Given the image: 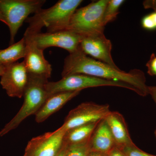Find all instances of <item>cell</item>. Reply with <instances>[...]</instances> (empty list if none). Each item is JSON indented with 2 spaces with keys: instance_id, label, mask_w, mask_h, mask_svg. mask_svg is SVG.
Returning <instances> with one entry per match:
<instances>
[{
  "instance_id": "6da1fadb",
  "label": "cell",
  "mask_w": 156,
  "mask_h": 156,
  "mask_svg": "<svg viewBox=\"0 0 156 156\" xmlns=\"http://www.w3.org/2000/svg\"><path fill=\"white\" fill-rule=\"evenodd\" d=\"M80 74L96 77L121 81L136 88L138 95L144 97L148 95V86L144 73L138 69L126 72L98 61L86 55L79 50L69 54L65 58L62 77Z\"/></svg>"
},
{
  "instance_id": "7a4b0ae2",
  "label": "cell",
  "mask_w": 156,
  "mask_h": 156,
  "mask_svg": "<svg viewBox=\"0 0 156 156\" xmlns=\"http://www.w3.org/2000/svg\"><path fill=\"white\" fill-rule=\"evenodd\" d=\"M83 2L82 0H60L49 9H40L26 20L29 25L24 35L39 33L44 27L47 28V32L65 30L75 11Z\"/></svg>"
},
{
  "instance_id": "3957f363",
  "label": "cell",
  "mask_w": 156,
  "mask_h": 156,
  "mask_svg": "<svg viewBox=\"0 0 156 156\" xmlns=\"http://www.w3.org/2000/svg\"><path fill=\"white\" fill-rule=\"evenodd\" d=\"M29 82L24 92L22 107L13 118L0 131V136L6 135L17 128L26 118L35 115L48 98L45 88L48 80L29 76Z\"/></svg>"
},
{
  "instance_id": "277c9868",
  "label": "cell",
  "mask_w": 156,
  "mask_h": 156,
  "mask_svg": "<svg viewBox=\"0 0 156 156\" xmlns=\"http://www.w3.org/2000/svg\"><path fill=\"white\" fill-rule=\"evenodd\" d=\"M108 1L93 2L87 6L77 9L66 30L83 37L104 34L103 15Z\"/></svg>"
},
{
  "instance_id": "5b68a950",
  "label": "cell",
  "mask_w": 156,
  "mask_h": 156,
  "mask_svg": "<svg viewBox=\"0 0 156 156\" xmlns=\"http://www.w3.org/2000/svg\"><path fill=\"white\" fill-rule=\"evenodd\" d=\"M99 87H121L129 89L138 94L136 88L127 83L80 74L66 76L59 81L48 82L45 85L48 97L58 92L82 91L87 88Z\"/></svg>"
},
{
  "instance_id": "8992f818",
  "label": "cell",
  "mask_w": 156,
  "mask_h": 156,
  "mask_svg": "<svg viewBox=\"0 0 156 156\" xmlns=\"http://www.w3.org/2000/svg\"><path fill=\"white\" fill-rule=\"evenodd\" d=\"M45 0H0V13L10 31L9 44L14 40L20 28L31 14H35L46 3Z\"/></svg>"
},
{
  "instance_id": "52a82bcc",
  "label": "cell",
  "mask_w": 156,
  "mask_h": 156,
  "mask_svg": "<svg viewBox=\"0 0 156 156\" xmlns=\"http://www.w3.org/2000/svg\"><path fill=\"white\" fill-rule=\"evenodd\" d=\"M110 112L108 104L84 102L69 112L61 127L66 132L79 126L101 121Z\"/></svg>"
},
{
  "instance_id": "ba28073f",
  "label": "cell",
  "mask_w": 156,
  "mask_h": 156,
  "mask_svg": "<svg viewBox=\"0 0 156 156\" xmlns=\"http://www.w3.org/2000/svg\"><path fill=\"white\" fill-rule=\"evenodd\" d=\"M30 38L39 49L44 50L50 47L64 49L69 54L80 50V45L83 37L70 30L58 31L52 33H41L32 35H24Z\"/></svg>"
},
{
  "instance_id": "9c48e42d",
  "label": "cell",
  "mask_w": 156,
  "mask_h": 156,
  "mask_svg": "<svg viewBox=\"0 0 156 156\" xmlns=\"http://www.w3.org/2000/svg\"><path fill=\"white\" fill-rule=\"evenodd\" d=\"M66 131L62 127L34 137L28 142L24 156H56L63 145Z\"/></svg>"
},
{
  "instance_id": "30bf717a",
  "label": "cell",
  "mask_w": 156,
  "mask_h": 156,
  "mask_svg": "<svg viewBox=\"0 0 156 156\" xmlns=\"http://www.w3.org/2000/svg\"><path fill=\"white\" fill-rule=\"evenodd\" d=\"M29 78L24 62H17L6 66L0 84L9 97L21 98L27 87Z\"/></svg>"
},
{
  "instance_id": "8fae6325",
  "label": "cell",
  "mask_w": 156,
  "mask_h": 156,
  "mask_svg": "<svg viewBox=\"0 0 156 156\" xmlns=\"http://www.w3.org/2000/svg\"><path fill=\"white\" fill-rule=\"evenodd\" d=\"M112 47L111 42L104 34L83 37L80 45V50L87 56L120 69L112 58Z\"/></svg>"
},
{
  "instance_id": "7c38bea8",
  "label": "cell",
  "mask_w": 156,
  "mask_h": 156,
  "mask_svg": "<svg viewBox=\"0 0 156 156\" xmlns=\"http://www.w3.org/2000/svg\"><path fill=\"white\" fill-rule=\"evenodd\" d=\"M23 37L26 41L27 51L23 61L29 76L48 80L52 74V66L45 58L44 50L38 48L30 38Z\"/></svg>"
},
{
  "instance_id": "4fadbf2b",
  "label": "cell",
  "mask_w": 156,
  "mask_h": 156,
  "mask_svg": "<svg viewBox=\"0 0 156 156\" xmlns=\"http://www.w3.org/2000/svg\"><path fill=\"white\" fill-rule=\"evenodd\" d=\"M105 119L111 132L116 146L121 148L134 145L122 115L118 112L111 111Z\"/></svg>"
},
{
  "instance_id": "5bb4252c",
  "label": "cell",
  "mask_w": 156,
  "mask_h": 156,
  "mask_svg": "<svg viewBox=\"0 0 156 156\" xmlns=\"http://www.w3.org/2000/svg\"><path fill=\"white\" fill-rule=\"evenodd\" d=\"M81 92V90H78L58 92L50 95L35 115L36 122L38 123L44 122L50 115L61 109L69 101L77 96Z\"/></svg>"
},
{
  "instance_id": "9a60e30c",
  "label": "cell",
  "mask_w": 156,
  "mask_h": 156,
  "mask_svg": "<svg viewBox=\"0 0 156 156\" xmlns=\"http://www.w3.org/2000/svg\"><path fill=\"white\" fill-rule=\"evenodd\" d=\"M116 146L114 140L105 119L98 124L89 140L90 151L107 153Z\"/></svg>"
},
{
  "instance_id": "2e32d148",
  "label": "cell",
  "mask_w": 156,
  "mask_h": 156,
  "mask_svg": "<svg viewBox=\"0 0 156 156\" xmlns=\"http://www.w3.org/2000/svg\"><path fill=\"white\" fill-rule=\"evenodd\" d=\"M101 121L79 126L66 131L63 138V145L77 144L89 140Z\"/></svg>"
},
{
  "instance_id": "e0dca14e",
  "label": "cell",
  "mask_w": 156,
  "mask_h": 156,
  "mask_svg": "<svg viewBox=\"0 0 156 156\" xmlns=\"http://www.w3.org/2000/svg\"><path fill=\"white\" fill-rule=\"evenodd\" d=\"M27 44L24 37L17 43L10 45L4 50H0V65L6 66L24 58L26 54Z\"/></svg>"
},
{
  "instance_id": "ac0fdd59",
  "label": "cell",
  "mask_w": 156,
  "mask_h": 156,
  "mask_svg": "<svg viewBox=\"0 0 156 156\" xmlns=\"http://www.w3.org/2000/svg\"><path fill=\"white\" fill-rule=\"evenodd\" d=\"M124 2V0H109L104 13L103 23L105 26L116 19L119 13L120 6Z\"/></svg>"
},
{
  "instance_id": "d6986e66",
  "label": "cell",
  "mask_w": 156,
  "mask_h": 156,
  "mask_svg": "<svg viewBox=\"0 0 156 156\" xmlns=\"http://www.w3.org/2000/svg\"><path fill=\"white\" fill-rule=\"evenodd\" d=\"M90 139L81 143L65 146V156H88V154L90 151V148H89Z\"/></svg>"
},
{
  "instance_id": "ffe728a7",
  "label": "cell",
  "mask_w": 156,
  "mask_h": 156,
  "mask_svg": "<svg viewBox=\"0 0 156 156\" xmlns=\"http://www.w3.org/2000/svg\"><path fill=\"white\" fill-rule=\"evenodd\" d=\"M143 28L147 30H156V11H154L143 17L141 20Z\"/></svg>"
},
{
  "instance_id": "44dd1931",
  "label": "cell",
  "mask_w": 156,
  "mask_h": 156,
  "mask_svg": "<svg viewBox=\"0 0 156 156\" xmlns=\"http://www.w3.org/2000/svg\"><path fill=\"white\" fill-rule=\"evenodd\" d=\"M121 149L126 156H156L141 150L136 147L135 144L121 148Z\"/></svg>"
},
{
  "instance_id": "7402d4cb",
  "label": "cell",
  "mask_w": 156,
  "mask_h": 156,
  "mask_svg": "<svg viewBox=\"0 0 156 156\" xmlns=\"http://www.w3.org/2000/svg\"><path fill=\"white\" fill-rule=\"evenodd\" d=\"M146 66L147 68V73L150 76H156V56L154 53L151 54Z\"/></svg>"
},
{
  "instance_id": "603a6c76",
  "label": "cell",
  "mask_w": 156,
  "mask_h": 156,
  "mask_svg": "<svg viewBox=\"0 0 156 156\" xmlns=\"http://www.w3.org/2000/svg\"><path fill=\"white\" fill-rule=\"evenodd\" d=\"M107 156H126L122 150L119 147L115 146L108 152L107 153Z\"/></svg>"
},
{
  "instance_id": "cb8c5ba5",
  "label": "cell",
  "mask_w": 156,
  "mask_h": 156,
  "mask_svg": "<svg viewBox=\"0 0 156 156\" xmlns=\"http://www.w3.org/2000/svg\"><path fill=\"white\" fill-rule=\"evenodd\" d=\"M148 95H150L156 105V86H148ZM154 135L156 140V127L154 131Z\"/></svg>"
},
{
  "instance_id": "d4e9b609",
  "label": "cell",
  "mask_w": 156,
  "mask_h": 156,
  "mask_svg": "<svg viewBox=\"0 0 156 156\" xmlns=\"http://www.w3.org/2000/svg\"><path fill=\"white\" fill-rule=\"evenodd\" d=\"M87 156H107V153L97 151H89Z\"/></svg>"
},
{
  "instance_id": "484cf974",
  "label": "cell",
  "mask_w": 156,
  "mask_h": 156,
  "mask_svg": "<svg viewBox=\"0 0 156 156\" xmlns=\"http://www.w3.org/2000/svg\"><path fill=\"white\" fill-rule=\"evenodd\" d=\"M148 6L150 9H154V11H156V0L150 1L148 3Z\"/></svg>"
},
{
  "instance_id": "4316f807",
  "label": "cell",
  "mask_w": 156,
  "mask_h": 156,
  "mask_svg": "<svg viewBox=\"0 0 156 156\" xmlns=\"http://www.w3.org/2000/svg\"><path fill=\"white\" fill-rule=\"evenodd\" d=\"M66 153V146L62 145L61 149L59 151V152L56 156H65Z\"/></svg>"
},
{
  "instance_id": "83f0119b",
  "label": "cell",
  "mask_w": 156,
  "mask_h": 156,
  "mask_svg": "<svg viewBox=\"0 0 156 156\" xmlns=\"http://www.w3.org/2000/svg\"><path fill=\"white\" fill-rule=\"evenodd\" d=\"M5 66H3L0 65V76H2L3 73L5 72Z\"/></svg>"
},
{
  "instance_id": "f1b7e54d",
  "label": "cell",
  "mask_w": 156,
  "mask_h": 156,
  "mask_svg": "<svg viewBox=\"0 0 156 156\" xmlns=\"http://www.w3.org/2000/svg\"><path fill=\"white\" fill-rule=\"evenodd\" d=\"M0 21L4 23L7 25V22H6V20L5 17L3 16L2 14L0 13Z\"/></svg>"
}]
</instances>
